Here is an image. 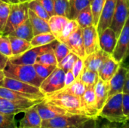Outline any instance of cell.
Instances as JSON below:
<instances>
[{"label":"cell","mask_w":129,"mask_h":128,"mask_svg":"<svg viewBox=\"0 0 129 128\" xmlns=\"http://www.w3.org/2000/svg\"><path fill=\"white\" fill-rule=\"evenodd\" d=\"M5 77L16 79L37 88H39L43 80L37 75L33 65H18L7 62L4 69Z\"/></svg>","instance_id":"cell-1"},{"label":"cell","mask_w":129,"mask_h":128,"mask_svg":"<svg viewBox=\"0 0 129 128\" xmlns=\"http://www.w3.org/2000/svg\"><path fill=\"white\" fill-rule=\"evenodd\" d=\"M45 100L63 109L70 114L87 116L83 108L82 99L69 94L63 90L45 96Z\"/></svg>","instance_id":"cell-2"},{"label":"cell","mask_w":129,"mask_h":128,"mask_svg":"<svg viewBox=\"0 0 129 128\" xmlns=\"http://www.w3.org/2000/svg\"><path fill=\"white\" fill-rule=\"evenodd\" d=\"M123 93L110 96L99 111L98 117L103 118L112 123H124L127 121L123 113Z\"/></svg>","instance_id":"cell-3"},{"label":"cell","mask_w":129,"mask_h":128,"mask_svg":"<svg viewBox=\"0 0 129 128\" xmlns=\"http://www.w3.org/2000/svg\"><path fill=\"white\" fill-rule=\"evenodd\" d=\"M29 17V2L11 4V11L5 28L2 34L8 35Z\"/></svg>","instance_id":"cell-4"},{"label":"cell","mask_w":129,"mask_h":128,"mask_svg":"<svg viewBox=\"0 0 129 128\" xmlns=\"http://www.w3.org/2000/svg\"><path fill=\"white\" fill-rule=\"evenodd\" d=\"M65 88V72L56 67L51 74L42 82L39 89L45 96L57 92Z\"/></svg>","instance_id":"cell-5"},{"label":"cell","mask_w":129,"mask_h":128,"mask_svg":"<svg viewBox=\"0 0 129 128\" xmlns=\"http://www.w3.org/2000/svg\"><path fill=\"white\" fill-rule=\"evenodd\" d=\"M91 117L82 115H66L48 120H42V127L47 128H66L78 127Z\"/></svg>","instance_id":"cell-6"},{"label":"cell","mask_w":129,"mask_h":128,"mask_svg":"<svg viewBox=\"0 0 129 128\" xmlns=\"http://www.w3.org/2000/svg\"><path fill=\"white\" fill-rule=\"evenodd\" d=\"M53 45L54 41L43 46L32 47L30 49L19 56L10 57L9 61L18 65H34L36 63L38 57L46 51L53 48Z\"/></svg>","instance_id":"cell-7"},{"label":"cell","mask_w":129,"mask_h":128,"mask_svg":"<svg viewBox=\"0 0 129 128\" xmlns=\"http://www.w3.org/2000/svg\"><path fill=\"white\" fill-rule=\"evenodd\" d=\"M129 17V0H117L116 10L110 27L114 30L117 38Z\"/></svg>","instance_id":"cell-8"},{"label":"cell","mask_w":129,"mask_h":128,"mask_svg":"<svg viewBox=\"0 0 129 128\" xmlns=\"http://www.w3.org/2000/svg\"><path fill=\"white\" fill-rule=\"evenodd\" d=\"M0 97L14 103L27 104L30 106H34L45 99L36 95L23 94L3 87H0Z\"/></svg>","instance_id":"cell-9"},{"label":"cell","mask_w":129,"mask_h":128,"mask_svg":"<svg viewBox=\"0 0 129 128\" xmlns=\"http://www.w3.org/2000/svg\"><path fill=\"white\" fill-rule=\"evenodd\" d=\"M0 87L8 88L10 90L23 93V94L36 95L42 98L45 97V96L40 91L39 88L8 77H5V78L2 81H0Z\"/></svg>","instance_id":"cell-10"},{"label":"cell","mask_w":129,"mask_h":128,"mask_svg":"<svg viewBox=\"0 0 129 128\" xmlns=\"http://www.w3.org/2000/svg\"><path fill=\"white\" fill-rule=\"evenodd\" d=\"M129 48V17L117 39L116 46L112 54L113 58L121 63L125 57Z\"/></svg>","instance_id":"cell-11"},{"label":"cell","mask_w":129,"mask_h":128,"mask_svg":"<svg viewBox=\"0 0 129 128\" xmlns=\"http://www.w3.org/2000/svg\"><path fill=\"white\" fill-rule=\"evenodd\" d=\"M36 107L42 120H48L58 116L70 114L63 109L45 100V99L36 104Z\"/></svg>","instance_id":"cell-12"},{"label":"cell","mask_w":129,"mask_h":128,"mask_svg":"<svg viewBox=\"0 0 129 128\" xmlns=\"http://www.w3.org/2000/svg\"><path fill=\"white\" fill-rule=\"evenodd\" d=\"M65 44L68 46L70 51L74 53L79 57L85 59L86 57L84 41H83V29L79 27L66 41Z\"/></svg>","instance_id":"cell-13"},{"label":"cell","mask_w":129,"mask_h":128,"mask_svg":"<svg viewBox=\"0 0 129 128\" xmlns=\"http://www.w3.org/2000/svg\"><path fill=\"white\" fill-rule=\"evenodd\" d=\"M116 2L117 0H106L99 23L97 26L98 35H101L105 29L110 27L116 10Z\"/></svg>","instance_id":"cell-14"},{"label":"cell","mask_w":129,"mask_h":128,"mask_svg":"<svg viewBox=\"0 0 129 128\" xmlns=\"http://www.w3.org/2000/svg\"><path fill=\"white\" fill-rule=\"evenodd\" d=\"M83 41L86 55L91 54L100 49L99 35L95 26L93 25L83 29Z\"/></svg>","instance_id":"cell-15"},{"label":"cell","mask_w":129,"mask_h":128,"mask_svg":"<svg viewBox=\"0 0 129 128\" xmlns=\"http://www.w3.org/2000/svg\"><path fill=\"white\" fill-rule=\"evenodd\" d=\"M128 69L120 64L117 72L109 81V94L108 97L117 94L123 93V88L126 81V75Z\"/></svg>","instance_id":"cell-16"},{"label":"cell","mask_w":129,"mask_h":128,"mask_svg":"<svg viewBox=\"0 0 129 128\" xmlns=\"http://www.w3.org/2000/svg\"><path fill=\"white\" fill-rule=\"evenodd\" d=\"M117 36L111 27L105 29L99 35V46L107 54L112 55L117 43Z\"/></svg>","instance_id":"cell-17"},{"label":"cell","mask_w":129,"mask_h":128,"mask_svg":"<svg viewBox=\"0 0 129 128\" xmlns=\"http://www.w3.org/2000/svg\"><path fill=\"white\" fill-rule=\"evenodd\" d=\"M82 102L85 112L88 117H98V109L97 108V101L94 91V86H88L82 96Z\"/></svg>","instance_id":"cell-18"},{"label":"cell","mask_w":129,"mask_h":128,"mask_svg":"<svg viewBox=\"0 0 129 128\" xmlns=\"http://www.w3.org/2000/svg\"><path fill=\"white\" fill-rule=\"evenodd\" d=\"M23 113V117L20 120L18 127H38L42 126V119L37 111L36 105L25 109Z\"/></svg>","instance_id":"cell-19"},{"label":"cell","mask_w":129,"mask_h":128,"mask_svg":"<svg viewBox=\"0 0 129 128\" xmlns=\"http://www.w3.org/2000/svg\"><path fill=\"white\" fill-rule=\"evenodd\" d=\"M120 63L116 61L112 55H109L103 62L98 70L99 78L105 81H110L117 72Z\"/></svg>","instance_id":"cell-20"},{"label":"cell","mask_w":129,"mask_h":128,"mask_svg":"<svg viewBox=\"0 0 129 128\" xmlns=\"http://www.w3.org/2000/svg\"><path fill=\"white\" fill-rule=\"evenodd\" d=\"M109 55L110 54H107L101 48L91 54L86 55V57L83 60L85 68L91 71L98 72L103 62Z\"/></svg>","instance_id":"cell-21"},{"label":"cell","mask_w":129,"mask_h":128,"mask_svg":"<svg viewBox=\"0 0 129 128\" xmlns=\"http://www.w3.org/2000/svg\"><path fill=\"white\" fill-rule=\"evenodd\" d=\"M109 81H105L99 78L98 81L94 85V91L97 101V108L98 111L104 106L105 102L108 98L109 94Z\"/></svg>","instance_id":"cell-22"},{"label":"cell","mask_w":129,"mask_h":128,"mask_svg":"<svg viewBox=\"0 0 129 128\" xmlns=\"http://www.w3.org/2000/svg\"><path fill=\"white\" fill-rule=\"evenodd\" d=\"M33 106L21 104L0 97V112L5 114H19Z\"/></svg>","instance_id":"cell-23"},{"label":"cell","mask_w":129,"mask_h":128,"mask_svg":"<svg viewBox=\"0 0 129 128\" xmlns=\"http://www.w3.org/2000/svg\"><path fill=\"white\" fill-rule=\"evenodd\" d=\"M29 19L33 27L34 35L41 33L51 32L48 21L39 17L38 15H36L33 11H32L29 9Z\"/></svg>","instance_id":"cell-24"},{"label":"cell","mask_w":129,"mask_h":128,"mask_svg":"<svg viewBox=\"0 0 129 128\" xmlns=\"http://www.w3.org/2000/svg\"><path fill=\"white\" fill-rule=\"evenodd\" d=\"M8 35L20 38L30 41L32 38L34 37V34H33V27H32L29 17L23 23H22L20 26H18Z\"/></svg>","instance_id":"cell-25"},{"label":"cell","mask_w":129,"mask_h":128,"mask_svg":"<svg viewBox=\"0 0 129 128\" xmlns=\"http://www.w3.org/2000/svg\"><path fill=\"white\" fill-rule=\"evenodd\" d=\"M12 51V57L19 56L32 48L31 43L25 39L8 35Z\"/></svg>","instance_id":"cell-26"},{"label":"cell","mask_w":129,"mask_h":128,"mask_svg":"<svg viewBox=\"0 0 129 128\" xmlns=\"http://www.w3.org/2000/svg\"><path fill=\"white\" fill-rule=\"evenodd\" d=\"M69 18L60 15H53L48 20V24L51 29V32L57 39L64 28L65 25L69 21Z\"/></svg>","instance_id":"cell-27"},{"label":"cell","mask_w":129,"mask_h":128,"mask_svg":"<svg viewBox=\"0 0 129 128\" xmlns=\"http://www.w3.org/2000/svg\"><path fill=\"white\" fill-rule=\"evenodd\" d=\"M76 20L77 21L79 27L85 29L86 27L94 25V18L91 11V6H88L81 11L76 17Z\"/></svg>","instance_id":"cell-28"},{"label":"cell","mask_w":129,"mask_h":128,"mask_svg":"<svg viewBox=\"0 0 129 128\" xmlns=\"http://www.w3.org/2000/svg\"><path fill=\"white\" fill-rule=\"evenodd\" d=\"M70 5V20H76L79 13L91 4L90 0H69Z\"/></svg>","instance_id":"cell-29"},{"label":"cell","mask_w":129,"mask_h":128,"mask_svg":"<svg viewBox=\"0 0 129 128\" xmlns=\"http://www.w3.org/2000/svg\"><path fill=\"white\" fill-rule=\"evenodd\" d=\"M57 38L51 32H46V33H41L36 35H34V37L30 41L32 47H39V46H43L48 45L54 41H55Z\"/></svg>","instance_id":"cell-30"},{"label":"cell","mask_w":129,"mask_h":128,"mask_svg":"<svg viewBox=\"0 0 129 128\" xmlns=\"http://www.w3.org/2000/svg\"><path fill=\"white\" fill-rule=\"evenodd\" d=\"M86 85L82 81H80L79 79H76L73 84L67 87H65L62 90L74 96L82 98L86 91Z\"/></svg>","instance_id":"cell-31"},{"label":"cell","mask_w":129,"mask_h":128,"mask_svg":"<svg viewBox=\"0 0 129 128\" xmlns=\"http://www.w3.org/2000/svg\"><path fill=\"white\" fill-rule=\"evenodd\" d=\"M79 27V26L76 20H69V21L67 22V23L65 25L64 28L63 29L57 40L61 42L65 43L66 41L68 39V38L73 32H75L78 29Z\"/></svg>","instance_id":"cell-32"},{"label":"cell","mask_w":129,"mask_h":128,"mask_svg":"<svg viewBox=\"0 0 129 128\" xmlns=\"http://www.w3.org/2000/svg\"><path fill=\"white\" fill-rule=\"evenodd\" d=\"M78 79L82 81L86 85V87L94 86L99 79V75L98 72L91 71L84 67V69Z\"/></svg>","instance_id":"cell-33"},{"label":"cell","mask_w":129,"mask_h":128,"mask_svg":"<svg viewBox=\"0 0 129 128\" xmlns=\"http://www.w3.org/2000/svg\"><path fill=\"white\" fill-rule=\"evenodd\" d=\"M54 15L67 17L70 19V5L68 0H54Z\"/></svg>","instance_id":"cell-34"},{"label":"cell","mask_w":129,"mask_h":128,"mask_svg":"<svg viewBox=\"0 0 129 128\" xmlns=\"http://www.w3.org/2000/svg\"><path fill=\"white\" fill-rule=\"evenodd\" d=\"M53 50H54V54L56 56L57 63H60L70 52V50L68 48V46L65 43L61 42V41H58L57 39L54 41Z\"/></svg>","instance_id":"cell-35"},{"label":"cell","mask_w":129,"mask_h":128,"mask_svg":"<svg viewBox=\"0 0 129 128\" xmlns=\"http://www.w3.org/2000/svg\"><path fill=\"white\" fill-rule=\"evenodd\" d=\"M106 0H91V8L93 14V18H94V26L97 27L99 20L104 8V6L105 5Z\"/></svg>","instance_id":"cell-36"},{"label":"cell","mask_w":129,"mask_h":128,"mask_svg":"<svg viewBox=\"0 0 129 128\" xmlns=\"http://www.w3.org/2000/svg\"><path fill=\"white\" fill-rule=\"evenodd\" d=\"M29 9L33 11L39 17L47 21H48V20L51 17L47 11L38 0H30L29 2Z\"/></svg>","instance_id":"cell-37"},{"label":"cell","mask_w":129,"mask_h":128,"mask_svg":"<svg viewBox=\"0 0 129 128\" xmlns=\"http://www.w3.org/2000/svg\"><path fill=\"white\" fill-rule=\"evenodd\" d=\"M36 63L45 64V65H51L57 66V60L56 56L54 54L53 48L46 51L45 52L40 54L36 60Z\"/></svg>","instance_id":"cell-38"},{"label":"cell","mask_w":129,"mask_h":128,"mask_svg":"<svg viewBox=\"0 0 129 128\" xmlns=\"http://www.w3.org/2000/svg\"><path fill=\"white\" fill-rule=\"evenodd\" d=\"M11 11V4L2 2L0 4V33H2L7 24Z\"/></svg>","instance_id":"cell-39"},{"label":"cell","mask_w":129,"mask_h":128,"mask_svg":"<svg viewBox=\"0 0 129 128\" xmlns=\"http://www.w3.org/2000/svg\"><path fill=\"white\" fill-rule=\"evenodd\" d=\"M78 58L79 57L77 55L70 51L69 54H67L60 63H58L57 67L62 69L65 72L69 70H71Z\"/></svg>","instance_id":"cell-40"},{"label":"cell","mask_w":129,"mask_h":128,"mask_svg":"<svg viewBox=\"0 0 129 128\" xmlns=\"http://www.w3.org/2000/svg\"><path fill=\"white\" fill-rule=\"evenodd\" d=\"M33 66L36 69L37 75L42 80H45L46 78H48L57 67V66L45 65V64H42L39 63H36L33 65Z\"/></svg>","instance_id":"cell-41"},{"label":"cell","mask_w":129,"mask_h":128,"mask_svg":"<svg viewBox=\"0 0 129 128\" xmlns=\"http://www.w3.org/2000/svg\"><path fill=\"white\" fill-rule=\"evenodd\" d=\"M16 114L0 112V128H19L15 120Z\"/></svg>","instance_id":"cell-42"},{"label":"cell","mask_w":129,"mask_h":128,"mask_svg":"<svg viewBox=\"0 0 129 128\" xmlns=\"http://www.w3.org/2000/svg\"><path fill=\"white\" fill-rule=\"evenodd\" d=\"M0 53L8 58L12 57L11 41L8 35L0 33Z\"/></svg>","instance_id":"cell-43"},{"label":"cell","mask_w":129,"mask_h":128,"mask_svg":"<svg viewBox=\"0 0 129 128\" xmlns=\"http://www.w3.org/2000/svg\"><path fill=\"white\" fill-rule=\"evenodd\" d=\"M84 67H85V66H84V60H83V59L79 57L77 59V60L76 61L75 64L73 65L72 69H71L76 79H78L79 78L81 73L82 72V71L84 69Z\"/></svg>","instance_id":"cell-44"},{"label":"cell","mask_w":129,"mask_h":128,"mask_svg":"<svg viewBox=\"0 0 129 128\" xmlns=\"http://www.w3.org/2000/svg\"><path fill=\"white\" fill-rule=\"evenodd\" d=\"M38 1L45 8V9L47 11L50 17L54 15V0H38Z\"/></svg>","instance_id":"cell-45"},{"label":"cell","mask_w":129,"mask_h":128,"mask_svg":"<svg viewBox=\"0 0 129 128\" xmlns=\"http://www.w3.org/2000/svg\"><path fill=\"white\" fill-rule=\"evenodd\" d=\"M98 117H91L80 125H79L76 128H96L98 122Z\"/></svg>","instance_id":"cell-46"},{"label":"cell","mask_w":129,"mask_h":128,"mask_svg":"<svg viewBox=\"0 0 129 128\" xmlns=\"http://www.w3.org/2000/svg\"><path fill=\"white\" fill-rule=\"evenodd\" d=\"M122 106H123V113L125 116L126 119L129 120V94L123 93V101H122Z\"/></svg>","instance_id":"cell-47"},{"label":"cell","mask_w":129,"mask_h":128,"mask_svg":"<svg viewBox=\"0 0 129 128\" xmlns=\"http://www.w3.org/2000/svg\"><path fill=\"white\" fill-rule=\"evenodd\" d=\"M76 80L72 70H69L65 72V87H67L73 84Z\"/></svg>","instance_id":"cell-48"},{"label":"cell","mask_w":129,"mask_h":128,"mask_svg":"<svg viewBox=\"0 0 129 128\" xmlns=\"http://www.w3.org/2000/svg\"><path fill=\"white\" fill-rule=\"evenodd\" d=\"M9 58L0 53V70H3Z\"/></svg>","instance_id":"cell-49"},{"label":"cell","mask_w":129,"mask_h":128,"mask_svg":"<svg viewBox=\"0 0 129 128\" xmlns=\"http://www.w3.org/2000/svg\"><path fill=\"white\" fill-rule=\"evenodd\" d=\"M123 93L129 94V69L127 72V75H126V81H125V86L123 88Z\"/></svg>","instance_id":"cell-50"},{"label":"cell","mask_w":129,"mask_h":128,"mask_svg":"<svg viewBox=\"0 0 129 128\" xmlns=\"http://www.w3.org/2000/svg\"><path fill=\"white\" fill-rule=\"evenodd\" d=\"M120 64H121L122 66H123L128 68L129 69V48L128 50V52H127V54H126V56H125V57L124 58V60H122V62Z\"/></svg>","instance_id":"cell-51"},{"label":"cell","mask_w":129,"mask_h":128,"mask_svg":"<svg viewBox=\"0 0 129 128\" xmlns=\"http://www.w3.org/2000/svg\"><path fill=\"white\" fill-rule=\"evenodd\" d=\"M122 128H129V120H127L124 123H122Z\"/></svg>","instance_id":"cell-52"},{"label":"cell","mask_w":129,"mask_h":128,"mask_svg":"<svg viewBox=\"0 0 129 128\" xmlns=\"http://www.w3.org/2000/svg\"><path fill=\"white\" fill-rule=\"evenodd\" d=\"M5 75L4 74L3 70H0V81H2L5 78Z\"/></svg>","instance_id":"cell-53"},{"label":"cell","mask_w":129,"mask_h":128,"mask_svg":"<svg viewBox=\"0 0 129 128\" xmlns=\"http://www.w3.org/2000/svg\"><path fill=\"white\" fill-rule=\"evenodd\" d=\"M96 128H105V124H100L99 122H98V124H97V127Z\"/></svg>","instance_id":"cell-54"},{"label":"cell","mask_w":129,"mask_h":128,"mask_svg":"<svg viewBox=\"0 0 129 128\" xmlns=\"http://www.w3.org/2000/svg\"><path fill=\"white\" fill-rule=\"evenodd\" d=\"M8 3L10 4H16V3H19L18 0H8Z\"/></svg>","instance_id":"cell-55"},{"label":"cell","mask_w":129,"mask_h":128,"mask_svg":"<svg viewBox=\"0 0 129 128\" xmlns=\"http://www.w3.org/2000/svg\"><path fill=\"white\" fill-rule=\"evenodd\" d=\"M19 2H29L30 0H18Z\"/></svg>","instance_id":"cell-56"},{"label":"cell","mask_w":129,"mask_h":128,"mask_svg":"<svg viewBox=\"0 0 129 128\" xmlns=\"http://www.w3.org/2000/svg\"><path fill=\"white\" fill-rule=\"evenodd\" d=\"M105 128H112V127L110 124H105Z\"/></svg>","instance_id":"cell-57"},{"label":"cell","mask_w":129,"mask_h":128,"mask_svg":"<svg viewBox=\"0 0 129 128\" xmlns=\"http://www.w3.org/2000/svg\"><path fill=\"white\" fill-rule=\"evenodd\" d=\"M27 128H47V127H27Z\"/></svg>","instance_id":"cell-58"},{"label":"cell","mask_w":129,"mask_h":128,"mask_svg":"<svg viewBox=\"0 0 129 128\" xmlns=\"http://www.w3.org/2000/svg\"><path fill=\"white\" fill-rule=\"evenodd\" d=\"M1 1H2V2H8V0H1Z\"/></svg>","instance_id":"cell-59"},{"label":"cell","mask_w":129,"mask_h":128,"mask_svg":"<svg viewBox=\"0 0 129 128\" xmlns=\"http://www.w3.org/2000/svg\"><path fill=\"white\" fill-rule=\"evenodd\" d=\"M77 127H66V128H76Z\"/></svg>","instance_id":"cell-60"},{"label":"cell","mask_w":129,"mask_h":128,"mask_svg":"<svg viewBox=\"0 0 129 128\" xmlns=\"http://www.w3.org/2000/svg\"><path fill=\"white\" fill-rule=\"evenodd\" d=\"M112 127V126H111ZM112 128H119V127H112Z\"/></svg>","instance_id":"cell-61"},{"label":"cell","mask_w":129,"mask_h":128,"mask_svg":"<svg viewBox=\"0 0 129 128\" xmlns=\"http://www.w3.org/2000/svg\"><path fill=\"white\" fill-rule=\"evenodd\" d=\"M2 2V1H1V0H0V4H1Z\"/></svg>","instance_id":"cell-62"},{"label":"cell","mask_w":129,"mask_h":128,"mask_svg":"<svg viewBox=\"0 0 129 128\" xmlns=\"http://www.w3.org/2000/svg\"><path fill=\"white\" fill-rule=\"evenodd\" d=\"M90 1H91V0H90Z\"/></svg>","instance_id":"cell-63"},{"label":"cell","mask_w":129,"mask_h":128,"mask_svg":"<svg viewBox=\"0 0 129 128\" xmlns=\"http://www.w3.org/2000/svg\"><path fill=\"white\" fill-rule=\"evenodd\" d=\"M68 1H69V0H68Z\"/></svg>","instance_id":"cell-64"}]
</instances>
